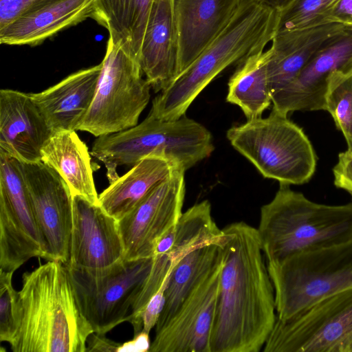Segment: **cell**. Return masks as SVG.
Masks as SVG:
<instances>
[{"instance_id":"obj_1","label":"cell","mask_w":352,"mask_h":352,"mask_svg":"<svg viewBox=\"0 0 352 352\" xmlns=\"http://www.w3.org/2000/svg\"><path fill=\"white\" fill-rule=\"evenodd\" d=\"M222 230V267L211 352H259L277 316L258 231L243 221Z\"/></svg>"},{"instance_id":"obj_2","label":"cell","mask_w":352,"mask_h":352,"mask_svg":"<svg viewBox=\"0 0 352 352\" xmlns=\"http://www.w3.org/2000/svg\"><path fill=\"white\" fill-rule=\"evenodd\" d=\"M14 352H86L94 332L82 314L66 266L48 261L22 276Z\"/></svg>"},{"instance_id":"obj_3","label":"cell","mask_w":352,"mask_h":352,"mask_svg":"<svg viewBox=\"0 0 352 352\" xmlns=\"http://www.w3.org/2000/svg\"><path fill=\"white\" fill-rule=\"evenodd\" d=\"M278 12L244 0L221 34L152 102L149 114L181 118L203 89L228 67L263 50L276 32Z\"/></svg>"},{"instance_id":"obj_4","label":"cell","mask_w":352,"mask_h":352,"mask_svg":"<svg viewBox=\"0 0 352 352\" xmlns=\"http://www.w3.org/2000/svg\"><path fill=\"white\" fill-rule=\"evenodd\" d=\"M214 148L211 133L186 115L164 120L148 114L133 127L98 137L91 155L104 164L110 184L119 177V166H133L145 157H157L186 172L208 157Z\"/></svg>"},{"instance_id":"obj_5","label":"cell","mask_w":352,"mask_h":352,"mask_svg":"<svg viewBox=\"0 0 352 352\" xmlns=\"http://www.w3.org/2000/svg\"><path fill=\"white\" fill-rule=\"evenodd\" d=\"M351 200L343 205L318 204L290 185L280 184L271 201L261 208L257 229L267 261L283 259L311 246L352 235Z\"/></svg>"},{"instance_id":"obj_6","label":"cell","mask_w":352,"mask_h":352,"mask_svg":"<svg viewBox=\"0 0 352 352\" xmlns=\"http://www.w3.org/2000/svg\"><path fill=\"white\" fill-rule=\"evenodd\" d=\"M267 265L277 318L287 320L324 298L352 287V235L267 261Z\"/></svg>"},{"instance_id":"obj_7","label":"cell","mask_w":352,"mask_h":352,"mask_svg":"<svg viewBox=\"0 0 352 352\" xmlns=\"http://www.w3.org/2000/svg\"><path fill=\"white\" fill-rule=\"evenodd\" d=\"M226 136L265 178L301 185L315 173L317 156L308 137L287 115L274 109L266 118L232 126Z\"/></svg>"},{"instance_id":"obj_8","label":"cell","mask_w":352,"mask_h":352,"mask_svg":"<svg viewBox=\"0 0 352 352\" xmlns=\"http://www.w3.org/2000/svg\"><path fill=\"white\" fill-rule=\"evenodd\" d=\"M101 65L94 100L77 129L96 138L138 124L149 102L151 88L142 78L139 62L111 36Z\"/></svg>"},{"instance_id":"obj_9","label":"cell","mask_w":352,"mask_h":352,"mask_svg":"<svg viewBox=\"0 0 352 352\" xmlns=\"http://www.w3.org/2000/svg\"><path fill=\"white\" fill-rule=\"evenodd\" d=\"M152 264L153 257L122 258L107 268L96 271L65 265L79 308L94 332L105 334L128 321Z\"/></svg>"},{"instance_id":"obj_10","label":"cell","mask_w":352,"mask_h":352,"mask_svg":"<svg viewBox=\"0 0 352 352\" xmlns=\"http://www.w3.org/2000/svg\"><path fill=\"white\" fill-rule=\"evenodd\" d=\"M263 352H352V287L279 320Z\"/></svg>"},{"instance_id":"obj_11","label":"cell","mask_w":352,"mask_h":352,"mask_svg":"<svg viewBox=\"0 0 352 352\" xmlns=\"http://www.w3.org/2000/svg\"><path fill=\"white\" fill-rule=\"evenodd\" d=\"M45 255L21 162L0 151V269L14 272Z\"/></svg>"},{"instance_id":"obj_12","label":"cell","mask_w":352,"mask_h":352,"mask_svg":"<svg viewBox=\"0 0 352 352\" xmlns=\"http://www.w3.org/2000/svg\"><path fill=\"white\" fill-rule=\"evenodd\" d=\"M185 171L177 169L118 221L126 259L151 258L162 236L182 214Z\"/></svg>"},{"instance_id":"obj_13","label":"cell","mask_w":352,"mask_h":352,"mask_svg":"<svg viewBox=\"0 0 352 352\" xmlns=\"http://www.w3.org/2000/svg\"><path fill=\"white\" fill-rule=\"evenodd\" d=\"M35 219L43 236L45 260L66 265L69 258L73 199L60 175L43 162H21Z\"/></svg>"},{"instance_id":"obj_14","label":"cell","mask_w":352,"mask_h":352,"mask_svg":"<svg viewBox=\"0 0 352 352\" xmlns=\"http://www.w3.org/2000/svg\"><path fill=\"white\" fill-rule=\"evenodd\" d=\"M221 267L222 256L168 322L155 330L148 352H211Z\"/></svg>"},{"instance_id":"obj_15","label":"cell","mask_w":352,"mask_h":352,"mask_svg":"<svg viewBox=\"0 0 352 352\" xmlns=\"http://www.w3.org/2000/svg\"><path fill=\"white\" fill-rule=\"evenodd\" d=\"M351 70L352 30L346 29L327 41L291 82L272 94V109L286 115L324 110L330 75Z\"/></svg>"},{"instance_id":"obj_16","label":"cell","mask_w":352,"mask_h":352,"mask_svg":"<svg viewBox=\"0 0 352 352\" xmlns=\"http://www.w3.org/2000/svg\"><path fill=\"white\" fill-rule=\"evenodd\" d=\"M69 258L67 266L96 271L107 268L124 256L118 221L100 205L73 195Z\"/></svg>"},{"instance_id":"obj_17","label":"cell","mask_w":352,"mask_h":352,"mask_svg":"<svg viewBox=\"0 0 352 352\" xmlns=\"http://www.w3.org/2000/svg\"><path fill=\"white\" fill-rule=\"evenodd\" d=\"M53 134L30 94L0 90V151L21 162H41Z\"/></svg>"},{"instance_id":"obj_18","label":"cell","mask_w":352,"mask_h":352,"mask_svg":"<svg viewBox=\"0 0 352 352\" xmlns=\"http://www.w3.org/2000/svg\"><path fill=\"white\" fill-rule=\"evenodd\" d=\"M243 1L173 0L179 45L177 76L221 34Z\"/></svg>"},{"instance_id":"obj_19","label":"cell","mask_w":352,"mask_h":352,"mask_svg":"<svg viewBox=\"0 0 352 352\" xmlns=\"http://www.w3.org/2000/svg\"><path fill=\"white\" fill-rule=\"evenodd\" d=\"M178 34L173 0H153L143 36L139 63L155 92L177 74Z\"/></svg>"},{"instance_id":"obj_20","label":"cell","mask_w":352,"mask_h":352,"mask_svg":"<svg viewBox=\"0 0 352 352\" xmlns=\"http://www.w3.org/2000/svg\"><path fill=\"white\" fill-rule=\"evenodd\" d=\"M102 65L76 72L52 87L30 94L53 133L77 131L94 100Z\"/></svg>"},{"instance_id":"obj_21","label":"cell","mask_w":352,"mask_h":352,"mask_svg":"<svg viewBox=\"0 0 352 352\" xmlns=\"http://www.w3.org/2000/svg\"><path fill=\"white\" fill-rule=\"evenodd\" d=\"M346 29L332 23L276 32L267 64L272 96L291 82L327 41Z\"/></svg>"},{"instance_id":"obj_22","label":"cell","mask_w":352,"mask_h":352,"mask_svg":"<svg viewBox=\"0 0 352 352\" xmlns=\"http://www.w3.org/2000/svg\"><path fill=\"white\" fill-rule=\"evenodd\" d=\"M95 0H50L0 28V43L34 45L93 16Z\"/></svg>"},{"instance_id":"obj_23","label":"cell","mask_w":352,"mask_h":352,"mask_svg":"<svg viewBox=\"0 0 352 352\" xmlns=\"http://www.w3.org/2000/svg\"><path fill=\"white\" fill-rule=\"evenodd\" d=\"M41 162L60 175L72 196L80 195L99 204L90 153L76 131L54 133L42 148Z\"/></svg>"},{"instance_id":"obj_24","label":"cell","mask_w":352,"mask_h":352,"mask_svg":"<svg viewBox=\"0 0 352 352\" xmlns=\"http://www.w3.org/2000/svg\"><path fill=\"white\" fill-rule=\"evenodd\" d=\"M177 169L179 168L165 159L145 157L110 183L99 195V204L108 214L119 221Z\"/></svg>"},{"instance_id":"obj_25","label":"cell","mask_w":352,"mask_h":352,"mask_svg":"<svg viewBox=\"0 0 352 352\" xmlns=\"http://www.w3.org/2000/svg\"><path fill=\"white\" fill-rule=\"evenodd\" d=\"M153 0H95L92 18L139 62L142 41Z\"/></svg>"},{"instance_id":"obj_26","label":"cell","mask_w":352,"mask_h":352,"mask_svg":"<svg viewBox=\"0 0 352 352\" xmlns=\"http://www.w3.org/2000/svg\"><path fill=\"white\" fill-rule=\"evenodd\" d=\"M269 50H260L243 60L228 82L227 102L239 106L247 120L261 117L272 100L267 64Z\"/></svg>"},{"instance_id":"obj_27","label":"cell","mask_w":352,"mask_h":352,"mask_svg":"<svg viewBox=\"0 0 352 352\" xmlns=\"http://www.w3.org/2000/svg\"><path fill=\"white\" fill-rule=\"evenodd\" d=\"M221 256V248L210 245L192 251L177 264L166 286L165 304L155 330L168 322L183 301Z\"/></svg>"},{"instance_id":"obj_28","label":"cell","mask_w":352,"mask_h":352,"mask_svg":"<svg viewBox=\"0 0 352 352\" xmlns=\"http://www.w3.org/2000/svg\"><path fill=\"white\" fill-rule=\"evenodd\" d=\"M324 110L333 118L336 128L352 144V70L336 72L328 78Z\"/></svg>"},{"instance_id":"obj_29","label":"cell","mask_w":352,"mask_h":352,"mask_svg":"<svg viewBox=\"0 0 352 352\" xmlns=\"http://www.w3.org/2000/svg\"><path fill=\"white\" fill-rule=\"evenodd\" d=\"M338 0H293L278 12L276 32L320 25L322 15Z\"/></svg>"},{"instance_id":"obj_30","label":"cell","mask_w":352,"mask_h":352,"mask_svg":"<svg viewBox=\"0 0 352 352\" xmlns=\"http://www.w3.org/2000/svg\"><path fill=\"white\" fill-rule=\"evenodd\" d=\"M14 272L0 269V341L10 344L20 324L19 292L12 285Z\"/></svg>"},{"instance_id":"obj_31","label":"cell","mask_w":352,"mask_h":352,"mask_svg":"<svg viewBox=\"0 0 352 352\" xmlns=\"http://www.w3.org/2000/svg\"><path fill=\"white\" fill-rule=\"evenodd\" d=\"M333 184L352 194V144L340 153L337 164L333 168Z\"/></svg>"},{"instance_id":"obj_32","label":"cell","mask_w":352,"mask_h":352,"mask_svg":"<svg viewBox=\"0 0 352 352\" xmlns=\"http://www.w3.org/2000/svg\"><path fill=\"white\" fill-rule=\"evenodd\" d=\"M50 0H0V28L21 14Z\"/></svg>"},{"instance_id":"obj_33","label":"cell","mask_w":352,"mask_h":352,"mask_svg":"<svg viewBox=\"0 0 352 352\" xmlns=\"http://www.w3.org/2000/svg\"><path fill=\"white\" fill-rule=\"evenodd\" d=\"M165 288H161L148 300L140 315L142 331L150 333L155 327L165 304Z\"/></svg>"},{"instance_id":"obj_34","label":"cell","mask_w":352,"mask_h":352,"mask_svg":"<svg viewBox=\"0 0 352 352\" xmlns=\"http://www.w3.org/2000/svg\"><path fill=\"white\" fill-rule=\"evenodd\" d=\"M338 23L352 30V0H338L322 16L320 24Z\"/></svg>"},{"instance_id":"obj_35","label":"cell","mask_w":352,"mask_h":352,"mask_svg":"<svg viewBox=\"0 0 352 352\" xmlns=\"http://www.w3.org/2000/svg\"><path fill=\"white\" fill-rule=\"evenodd\" d=\"M105 334L93 332L87 340V351L90 352H118L120 343L107 338Z\"/></svg>"},{"instance_id":"obj_36","label":"cell","mask_w":352,"mask_h":352,"mask_svg":"<svg viewBox=\"0 0 352 352\" xmlns=\"http://www.w3.org/2000/svg\"><path fill=\"white\" fill-rule=\"evenodd\" d=\"M151 344L149 333L141 331L132 340L121 344L118 352H148Z\"/></svg>"},{"instance_id":"obj_37","label":"cell","mask_w":352,"mask_h":352,"mask_svg":"<svg viewBox=\"0 0 352 352\" xmlns=\"http://www.w3.org/2000/svg\"><path fill=\"white\" fill-rule=\"evenodd\" d=\"M264 6L280 12L287 6L293 0H254Z\"/></svg>"}]
</instances>
